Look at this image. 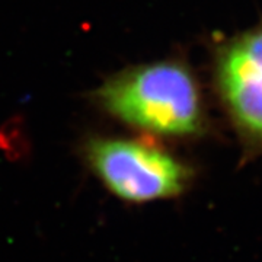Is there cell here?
Listing matches in <instances>:
<instances>
[{"instance_id": "cell-1", "label": "cell", "mask_w": 262, "mask_h": 262, "mask_svg": "<svg viewBox=\"0 0 262 262\" xmlns=\"http://www.w3.org/2000/svg\"><path fill=\"white\" fill-rule=\"evenodd\" d=\"M96 98L118 120L153 134L187 137L206 127V108L195 76L178 61L125 70L106 80Z\"/></svg>"}, {"instance_id": "cell-2", "label": "cell", "mask_w": 262, "mask_h": 262, "mask_svg": "<svg viewBox=\"0 0 262 262\" xmlns=\"http://www.w3.org/2000/svg\"><path fill=\"white\" fill-rule=\"evenodd\" d=\"M86 159L105 187L128 203L179 195L192 175L165 150L137 140L92 139L86 144Z\"/></svg>"}, {"instance_id": "cell-3", "label": "cell", "mask_w": 262, "mask_h": 262, "mask_svg": "<svg viewBox=\"0 0 262 262\" xmlns=\"http://www.w3.org/2000/svg\"><path fill=\"white\" fill-rule=\"evenodd\" d=\"M214 83L245 146L262 151V27L220 44L214 57Z\"/></svg>"}]
</instances>
